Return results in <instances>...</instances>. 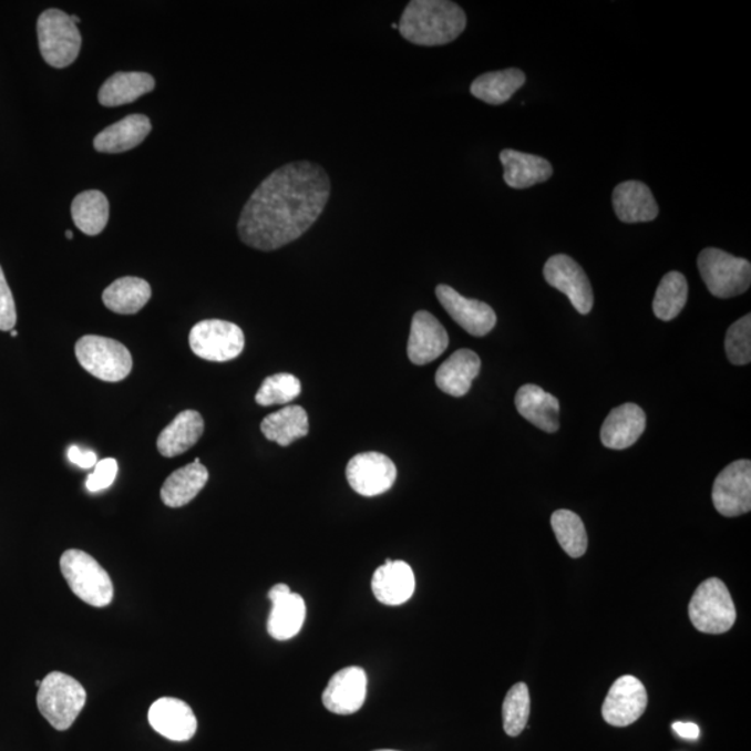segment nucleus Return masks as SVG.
Wrapping results in <instances>:
<instances>
[{
	"instance_id": "2eb2a0df",
	"label": "nucleus",
	"mask_w": 751,
	"mask_h": 751,
	"mask_svg": "<svg viewBox=\"0 0 751 751\" xmlns=\"http://www.w3.org/2000/svg\"><path fill=\"white\" fill-rule=\"evenodd\" d=\"M367 672L359 667L341 669L329 680L322 700L335 714L350 716L361 710L368 693Z\"/></svg>"
},
{
	"instance_id": "2f4dec72",
	"label": "nucleus",
	"mask_w": 751,
	"mask_h": 751,
	"mask_svg": "<svg viewBox=\"0 0 751 751\" xmlns=\"http://www.w3.org/2000/svg\"><path fill=\"white\" fill-rule=\"evenodd\" d=\"M74 225L86 236H97L107 226L109 200L106 195L91 189L74 198L72 204Z\"/></svg>"
},
{
	"instance_id": "5701e85b",
	"label": "nucleus",
	"mask_w": 751,
	"mask_h": 751,
	"mask_svg": "<svg viewBox=\"0 0 751 751\" xmlns=\"http://www.w3.org/2000/svg\"><path fill=\"white\" fill-rule=\"evenodd\" d=\"M482 362L476 352L459 350L439 368L435 384L451 397H464L470 393L473 380L481 372Z\"/></svg>"
},
{
	"instance_id": "cd10ccee",
	"label": "nucleus",
	"mask_w": 751,
	"mask_h": 751,
	"mask_svg": "<svg viewBox=\"0 0 751 751\" xmlns=\"http://www.w3.org/2000/svg\"><path fill=\"white\" fill-rule=\"evenodd\" d=\"M155 90V79L148 73L119 72L101 86L97 101L102 106L128 105Z\"/></svg>"
},
{
	"instance_id": "a19ab883",
	"label": "nucleus",
	"mask_w": 751,
	"mask_h": 751,
	"mask_svg": "<svg viewBox=\"0 0 751 751\" xmlns=\"http://www.w3.org/2000/svg\"><path fill=\"white\" fill-rule=\"evenodd\" d=\"M672 728L683 739L696 740L700 737V728L693 722H673Z\"/></svg>"
},
{
	"instance_id": "393cba45",
	"label": "nucleus",
	"mask_w": 751,
	"mask_h": 751,
	"mask_svg": "<svg viewBox=\"0 0 751 751\" xmlns=\"http://www.w3.org/2000/svg\"><path fill=\"white\" fill-rule=\"evenodd\" d=\"M516 410L527 422L546 433L559 429V401L536 384H525L515 397Z\"/></svg>"
},
{
	"instance_id": "ea45409f",
	"label": "nucleus",
	"mask_w": 751,
	"mask_h": 751,
	"mask_svg": "<svg viewBox=\"0 0 751 751\" xmlns=\"http://www.w3.org/2000/svg\"><path fill=\"white\" fill-rule=\"evenodd\" d=\"M69 460L74 465L83 467V470H91L97 464V455L94 451L80 449L79 445H72L69 449Z\"/></svg>"
},
{
	"instance_id": "ddd939ff",
	"label": "nucleus",
	"mask_w": 751,
	"mask_h": 751,
	"mask_svg": "<svg viewBox=\"0 0 751 751\" xmlns=\"http://www.w3.org/2000/svg\"><path fill=\"white\" fill-rule=\"evenodd\" d=\"M347 481L353 492L363 497L389 492L397 479V467L388 455L380 453H361L348 462Z\"/></svg>"
},
{
	"instance_id": "1a4fd4ad",
	"label": "nucleus",
	"mask_w": 751,
	"mask_h": 751,
	"mask_svg": "<svg viewBox=\"0 0 751 751\" xmlns=\"http://www.w3.org/2000/svg\"><path fill=\"white\" fill-rule=\"evenodd\" d=\"M189 347L205 361L227 362L241 356L245 337L237 325L226 320H203L189 333Z\"/></svg>"
},
{
	"instance_id": "4be33fe9",
	"label": "nucleus",
	"mask_w": 751,
	"mask_h": 751,
	"mask_svg": "<svg viewBox=\"0 0 751 751\" xmlns=\"http://www.w3.org/2000/svg\"><path fill=\"white\" fill-rule=\"evenodd\" d=\"M151 132V120L145 114H130L97 134L94 146L101 154H123L143 144Z\"/></svg>"
},
{
	"instance_id": "c03bdc74",
	"label": "nucleus",
	"mask_w": 751,
	"mask_h": 751,
	"mask_svg": "<svg viewBox=\"0 0 751 751\" xmlns=\"http://www.w3.org/2000/svg\"><path fill=\"white\" fill-rule=\"evenodd\" d=\"M10 336H12V337H18V336H19V333H18V331H16V330H12V331H10Z\"/></svg>"
},
{
	"instance_id": "f3484780",
	"label": "nucleus",
	"mask_w": 751,
	"mask_h": 751,
	"mask_svg": "<svg viewBox=\"0 0 751 751\" xmlns=\"http://www.w3.org/2000/svg\"><path fill=\"white\" fill-rule=\"evenodd\" d=\"M271 611L268 619V632L276 640L292 639L299 634L307 617L304 598L291 593L290 587L279 584L269 591Z\"/></svg>"
},
{
	"instance_id": "412c9836",
	"label": "nucleus",
	"mask_w": 751,
	"mask_h": 751,
	"mask_svg": "<svg viewBox=\"0 0 751 751\" xmlns=\"http://www.w3.org/2000/svg\"><path fill=\"white\" fill-rule=\"evenodd\" d=\"M613 205L618 219L624 223L652 222L660 214L651 189L645 183L635 179L615 187Z\"/></svg>"
},
{
	"instance_id": "9b49d317",
	"label": "nucleus",
	"mask_w": 751,
	"mask_h": 751,
	"mask_svg": "<svg viewBox=\"0 0 751 751\" xmlns=\"http://www.w3.org/2000/svg\"><path fill=\"white\" fill-rule=\"evenodd\" d=\"M647 704L649 696L645 685L632 675H624L609 688L601 714L608 726L625 728L632 726L645 714Z\"/></svg>"
},
{
	"instance_id": "79ce46f5",
	"label": "nucleus",
	"mask_w": 751,
	"mask_h": 751,
	"mask_svg": "<svg viewBox=\"0 0 751 751\" xmlns=\"http://www.w3.org/2000/svg\"><path fill=\"white\" fill-rule=\"evenodd\" d=\"M72 20H73V23H74V24H79V23H80L79 16H72Z\"/></svg>"
},
{
	"instance_id": "e433bc0d",
	"label": "nucleus",
	"mask_w": 751,
	"mask_h": 751,
	"mask_svg": "<svg viewBox=\"0 0 751 751\" xmlns=\"http://www.w3.org/2000/svg\"><path fill=\"white\" fill-rule=\"evenodd\" d=\"M726 351L729 361L743 367L751 361V315L734 322L727 331Z\"/></svg>"
},
{
	"instance_id": "dca6fc26",
	"label": "nucleus",
	"mask_w": 751,
	"mask_h": 751,
	"mask_svg": "<svg viewBox=\"0 0 751 751\" xmlns=\"http://www.w3.org/2000/svg\"><path fill=\"white\" fill-rule=\"evenodd\" d=\"M449 335L444 326L426 310H419L412 318L408 358L412 363L428 364L435 361L449 348Z\"/></svg>"
},
{
	"instance_id": "473e14b6",
	"label": "nucleus",
	"mask_w": 751,
	"mask_h": 751,
	"mask_svg": "<svg viewBox=\"0 0 751 751\" xmlns=\"http://www.w3.org/2000/svg\"><path fill=\"white\" fill-rule=\"evenodd\" d=\"M688 296L689 286L686 277L679 271H669L657 288L652 312L662 322H671L682 312Z\"/></svg>"
},
{
	"instance_id": "20e7f679",
	"label": "nucleus",
	"mask_w": 751,
	"mask_h": 751,
	"mask_svg": "<svg viewBox=\"0 0 751 751\" xmlns=\"http://www.w3.org/2000/svg\"><path fill=\"white\" fill-rule=\"evenodd\" d=\"M60 570L70 590L92 607L102 608L113 600L111 576L92 555L81 549H68L60 557Z\"/></svg>"
},
{
	"instance_id": "bb28decb",
	"label": "nucleus",
	"mask_w": 751,
	"mask_h": 751,
	"mask_svg": "<svg viewBox=\"0 0 751 751\" xmlns=\"http://www.w3.org/2000/svg\"><path fill=\"white\" fill-rule=\"evenodd\" d=\"M209 481V472L197 459L187 466L179 467L166 479L161 488L163 504L171 508H182L192 503Z\"/></svg>"
},
{
	"instance_id": "c756f323",
	"label": "nucleus",
	"mask_w": 751,
	"mask_h": 751,
	"mask_svg": "<svg viewBox=\"0 0 751 751\" xmlns=\"http://www.w3.org/2000/svg\"><path fill=\"white\" fill-rule=\"evenodd\" d=\"M260 430L269 442L287 447L309 433L308 413L299 405L282 408L266 416L260 423Z\"/></svg>"
},
{
	"instance_id": "72a5a7b5",
	"label": "nucleus",
	"mask_w": 751,
	"mask_h": 751,
	"mask_svg": "<svg viewBox=\"0 0 751 751\" xmlns=\"http://www.w3.org/2000/svg\"><path fill=\"white\" fill-rule=\"evenodd\" d=\"M555 537L570 558H580L587 552V532L579 515L569 510H558L552 515Z\"/></svg>"
},
{
	"instance_id": "37998d69",
	"label": "nucleus",
	"mask_w": 751,
	"mask_h": 751,
	"mask_svg": "<svg viewBox=\"0 0 751 751\" xmlns=\"http://www.w3.org/2000/svg\"><path fill=\"white\" fill-rule=\"evenodd\" d=\"M66 237L68 239H73L74 238L73 232H66Z\"/></svg>"
},
{
	"instance_id": "4c0bfd02",
	"label": "nucleus",
	"mask_w": 751,
	"mask_h": 751,
	"mask_svg": "<svg viewBox=\"0 0 751 751\" xmlns=\"http://www.w3.org/2000/svg\"><path fill=\"white\" fill-rule=\"evenodd\" d=\"M119 472L117 461L114 459H106L97 461L94 472L86 479L85 486L91 493L102 492L112 486L116 481Z\"/></svg>"
},
{
	"instance_id": "6e6552de",
	"label": "nucleus",
	"mask_w": 751,
	"mask_h": 751,
	"mask_svg": "<svg viewBox=\"0 0 751 751\" xmlns=\"http://www.w3.org/2000/svg\"><path fill=\"white\" fill-rule=\"evenodd\" d=\"M81 367L103 382H122L133 370V357L127 347L101 336H84L75 344Z\"/></svg>"
},
{
	"instance_id": "c85d7f7f",
	"label": "nucleus",
	"mask_w": 751,
	"mask_h": 751,
	"mask_svg": "<svg viewBox=\"0 0 751 751\" xmlns=\"http://www.w3.org/2000/svg\"><path fill=\"white\" fill-rule=\"evenodd\" d=\"M151 297L152 288L148 281L128 276L113 281L103 291L102 301L114 313L134 315L150 302Z\"/></svg>"
},
{
	"instance_id": "4468645a",
	"label": "nucleus",
	"mask_w": 751,
	"mask_h": 751,
	"mask_svg": "<svg viewBox=\"0 0 751 751\" xmlns=\"http://www.w3.org/2000/svg\"><path fill=\"white\" fill-rule=\"evenodd\" d=\"M435 296L445 312L471 336H486L497 323V315L490 305L461 296L453 287L440 285Z\"/></svg>"
},
{
	"instance_id": "49530a36",
	"label": "nucleus",
	"mask_w": 751,
	"mask_h": 751,
	"mask_svg": "<svg viewBox=\"0 0 751 751\" xmlns=\"http://www.w3.org/2000/svg\"><path fill=\"white\" fill-rule=\"evenodd\" d=\"M391 27H393L394 30L399 29V24L395 23L391 24Z\"/></svg>"
},
{
	"instance_id": "b1692460",
	"label": "nucleus",
	"mask_w": 751,
	"mask_h": 751,
	"mask_svg": "<svg viewBox=\"0 0 751 751\" xmlns=\"http://www.w3.org/2000/svg\"><path fill=\"white\" fill-rule=\"evenodd\" d=\"M500 161L504 166V182L515 189H525L547 182L554 172L552 163L544 157L519 151H501Z\"/></svg>"
},
{
	"instance_id": "f704fd0d",
	"label": "nucleus",
	"mask_w": 751,
	"mask_h": 751,
	"mask_svg": "<svg viewBox=\"0 0 751 751\" xmlns=\"http://www.w3.org/2000/svg\"><path fill=\"white\" fill-rule=\"evenodd\" d=\"M531 717V693L524 682L508 690L503 704L504 731L511 738L519 737Z\"/></svg>"
},
{
	"instance_id": "a878e982",
	"label": "nucleus",
	"mask_w": 751,
	"mask_h": 751,
	"mask_svg": "<svg viewBox=\"0 0 751 751\" xmlns=\"http://www.w3.org/2000/svg\"><path fill=\"white\" fill-rule=\"evenodd\" d=\"M205 422L203 415L194 410L178 413L173 422L162 430L157 438V450L166 459L187 453L203 438Z\"/></svg>"
},
{
	"instance_id": "f03ea898",
	"label": "nucleus",
	"mask_w": 751,
	"mask_h": 751,
	"mask_svg": "<svg viewBox=\"0 0 751 751\" xmlns=\"http://www.w3.org/2000/svg\"><path fill=\"white\" fill-rule=\"evenodd\" d=\"M465 27L464 10L447 0H412L399 23L402 38L421 47L447 45Z\"/></svg>"
},
{
	"instance_id": "9d476101",
	"label": "nucleus",
	"mask_w": 751,
	"mask_h": 751,
	"mask_svg": "<svg viewBox=\"0 0 751 751\" xmlns=\"http://www.w3.org/2000/svg\"><path fill=\"white\" fill-rule=\"evenodd\" d=\"M712 503L722 516L734 518L751 510V462L739 460L717 476L712 486Z\"/></svg>"
},
{
	"instance_id": "f8f14e48",
	"label": "nucleus",
	"mask_w": 751,
	"mask_h": 751,
	"mask_svg": "<svg viewBox=\"0 0 751 751\" xmlns=\"http://www.w3.org/2000/svg\"><path fill=\"white\" fill-rule=\"evenodd\" d=\"M543 275L549 286L569 298L580 315L591 312L595 296L589 277L573 258L564 254L554 255L544 265Z\"/></svg>"
},
{
	"instance_id": "7ed1b4c3",
	"label": "nucleus",
	"mask_w": 751,
	"mask_h": 751,
	"mask_svg": "<svg viewBox=\"0 0 751 751\" xmlns=\"http://www.w3.org/2000/svg\"><path fill=\"white\" fill-rule=\"evenodd\" d=\"M85 703L84 686L68 673H48L38 688V710L58 731H68L78 720Z\"/></svg>"
},
{
	"instance_id": "a18cd8bd",
	"label": "nucleus",
	"mask_w": 751,
	"mask_h": 751,
	"mask_svg": "<svg viewBox=\"0 0 751 751\" xmlns=\"http://www.w3.org/2000/svg\"><path fill=\"white\" fill-rule=\"evenodd\" d=\"M41 683H42V680H37V682H35V685L38 686V688H40Z\"/></svg>"
},
{
	"instance_id": "423d86ee",
	"label": "nucleus",
	"mask_w": 751,
	"mask_h": 751,
	"mask_svg": "<svg viewBox=\"0 0 751 751\" xmlns=\"http://www.w3.org/2000/svg\"><path fill=\"white\" fill-rule=\"evenodd\" d=\"M689 618L701 634L722 635L737 623V607L721 579L709 578L696 589L689 603Z\"/></svg>"
},
{
	"instance_id": "a211bd4d",
	"label": "nucleus",
	"mask_w": 751,
	"mask_h": 751,
	"mask_svg": "<svg viewBox=\"0 0 751 751\" xmlns=\"http://www.w3.org/2000/svg\"><path fill=\"white\" fill-rule=\"evenodd\" d=\"M148 721L157 733L173 742H188L198 729L192 707L174 698L157 699L151 706Z\"/></svg>"
},
{
	"instance_id": "7c9ffc66",
	"label": "nucleus",
	"mask_w": 751,
	"mask_h": 751,
	"mask_svg": "<svg viewBox=\"0 0 751 751\" xmlns=\"http://www.w3.org/2000/svg\"><path fill=\"white\" fill-rule=\"evenodd\" d=\"M526 75L519 69L500 70L482 74L473 81L471 94L488 105H503L524 86Z\"/></svg>"
},
{
	"instance_id": "c9c22d12",
	"label": "nucleus",
	"mask_w": 751,
	"mask_h": 751,
	"mask_svg": "<svg viewBox=\"0 0 751 751\" xmlns=\"http://www.w3.org/2000/svg\"><path fill=\"white\" fill-rule=\"evenodd\" d=\"M301 394V382L291 373L271 374L255 395L258 405H285Z\"/></svg>"
},
{
	"instance_id": "0eeeda50",
	"label": "nucleus",
	"mask_w": 751,
	"mask_h": 751,
	"mask_svg": "<svg viewBox=\"0 0 751 751\" xmlns=\"http://www.w3.org/2000/svg\"><path fill=\"white\" fill-rule=\"evenodd\" d=\"M701 279L717 298L742 296L750 288L751 265L748 259L733 257L726 250L706 248L698 258Z\"/></svg>"
},
{
	"instance_id": "f257e3e1",
	"label": "nucleus",
	"mask_w": 751,
	"mask_h": 751,
	"mask_svg": "<svg viewBox=\"0 0 751 751\" xmlns=\"http://www.w3.org/2000/svg\"><path fill=\"white\" fill-rule=\"evenodd\" d=\"M329 174L317 163L291 162L260 183L245 204L238 236L248 247L275 250L296 241L329 203Z\"/></svg>"
},
{
	"instance_id": "39448f33",
	"label": "nucleus",
	"mask_w": 751,
	"mask_h": 751,
	"mask_svg": "<svg viewBox=\"0 0 751 751\" xmlns=\"http://www.w3.org/2000/svg\"><path fill=\"white\" fill-rule=\"evenodd\" d=\"M37 32L38 45L49 66L64 69L78 60L83 38L72 16L59 9L45 10L38 18Z\"/></svg>"
},
{
	"instance_id": "58836bf2",
	"label": "nucleus",
	"mask_w": 751,
	"mask_h": 751,
	"mask_svg": "<svg viewBox=\"0 0 751 751\" xmlns=\"http://www.w3.org/2000/svg\"><path fill=\"white\" fill-rule=\"evenodd\" d=\"M16 323H18V312H16L13 294L0 268V331H12Z\"/></svg>"
},
{
	"instance_id": "6ab92c4d",
	"label": "nucleus",
	"mask_w": 751,
	"mask_h": 751,
	"mask_svg": "<svg viewBox=\"0 0 751 751\" xmlns=\"http://www.w3.org/2000/svg\"><path fill=\"white\" fill-rule=\"evenodd\" d=\"M646 430V413L639 405L614 408L600 430L601 443L607 449L626 450L638 442Z\"/></svg>"
},
{
	"instance_id": "aec40b11",
	"label": "nucleus",
	"mask_w": 751,
	"mask_h": 751,
	"mask_svg": "<svg viewBox=\"0 0 751 751\" xmlns=\"http://www.w3.org/2000/svg\"><path fill=\"white\" fill-rule=\"evenodd\" d=\"M373 595L385 606H400L415 591V575L404 560H385L375 569L372 579Z\"/></svg>"
},
{
	"instance_id": "de8ad7c7",
	"label": "nucleus",
	"mask_w": 751,
	"mask_h": 751,
	"mask_svg": "<svg viewBox=\"0 0 751 751\" xmlns=\"http://www.w3.org/2000/svg\"><path fill=\"white\" fill-rule=\"evenodd\" d=\"M375 751H397V750H375Z\"/></svg>"
}]
</instances>
